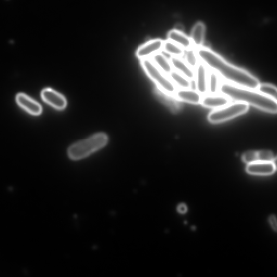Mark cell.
Segmentation results:
<instances>
[{"mask_svg":"<svg viewBox=\"0 0 277 277\" xmlns=\"http://www.w3.org/2000/svg\"><path fill=\"white\" fill-rule=\"evenodd\" d=\"M195 50L199 61L228 83L254 90L259 85L253 74L232 65L210 48L203 46Z\"/></svg>","mask_w":277,"mask_h":277,"instance_id":"1","label":"cell"},{"mask_svg":"<svg viewBox=\"0 0 277 277\" xmlns=\"http://www.w3.org/2000/svg\"><path fill=\"white\" fill-rule=\"evenodd\" d=\"M167 40L173 42L185 50L193 48L190 37L177 29L169 31L167 34Z\"/></svg>","mask_w":277,"mask_h":277,"instance_id":"12","label":"cell"},{"mask_svg":"<svg viewBox=\"0 0 277 277\" xmlns=\"http://www.w3.org/2000/svg\"><path fill=\"white\" fill-rule=\"evenodd\" d=\"M41 97L45 102L56 110H63L66 108L67 101L65 97L50 88L42 91Z\"/></svg>","mask_w":277,"mask_h":277,"instance_id":"7","label":"cell"},{"mask_svg":"<svg viewBox=\"0 0 277 277\" xmlns=\"http://www.w3.org/2000/svg\"><path fill=\"white\" fill-rule=\"evenodd\" d=\"M163 43L164 41L156 39L143 44L137 50V58L141 61L152 58L154 55L161 51Z\"/></svg>","mask_w":277,"mask_h":277,"instance_id":"6","label":"cell"},{"mask_svg":"<svg viewBox=\"0 0 277 277\" xmlns=\"http://www.w3.org/2000/svg\"><path fill=\"white\" fill-rule=\"evenodd\" d=\"M231 99L224 95H210L202 98L201 104L205 108L219 109L230 104Z\"/></svg>","mask_w":277,"mask_h":277,"instance_id":"9","label":"cell"},{"mask_svg":"<svg viewBox=\"0 0 277 277\" xmlns=\"http://www.w3.org/2000/svg\"><path fill=\"white\" fill-rule=\"evenodd\" d=\"M173 68L191 81L196 78L193 69L189 66L186 62L179 57L171 56L169 59Z\"/></svg>","mask_w":277,"mask_h":277,"instance_id":"13","label":"cell"},{"mask_svg":"<svg viewBox=\"0 0 277 277\" xmlns=\"http://www.w3.org/2000/svg\"><path fill=\"white\" fill-rule=\"evenodd\" d=\"M219 86L218 75L215 72L210 71L207 74V92L210 95H215L219 93Z\"/></svg>","mask_w":277,"mask_h":277,"instance_id":"20","label":"cell"},{"mask_svg":"<svg viewBox=\"0 0 277 277\" xmlns=\"http://www.w3.org/2000/svg\"><path fill=\"white\" fill-rule=\"evenodd\" d=\"M257 162H274L276 157L269 151L256 152Z\"/></svg>","mask_w":277,"mask_h":277,"instance_id":"23","label":"cell"},{"mask_svg":"<svg viewBox=\"0 0 277 277\" xmlns=\"http://www.w3.org/2000/svg\"><path fill=\"white\" fill-rule=\"evenodd\" d=\"M206 34V26L202 22L195 23L191 31L190 39L193 48L197 49L204 46Z\"/></svg>","mask_w":277,"mask_h":277,"instance_id":"11","label":"cell"},{"mask_svg":"<svg viewBox=\"0 0 277 277\" xmlns=\"http://www.w3.org/2000/svg\"><path fill=\"white\" fill-rule=\"evenodd\" d=\"M155 65L158 67L161 71L168 75L173 71V67L170 60L166 56L159 52L156 54L151 58Z\"/></svg>","mask_w":277,"mask_h":277,"instance_id":"16","label":"cell"},{"mask_svg":"<svg viewBox=\"0 0 277 277\" xmlns=\"http://www.w3.org/2000/svg\"><path fill=\"white\" fill-rule=\"evenodd\" d=\"M196 87L197 91L203 95L207 92V72L206 67L200 61L196 67Z\"/></svg>","mask_w":277,"mask_h":277,"instance_id":"14","label":"cell"},{"mask_svg":"<svg viewBox=\"0 0 277 277\" xmlns=\"http://www.w3.org/2000/svg\"><path fill=\"white\" fill-rule=\"evenodd\" d=\"M141 64L144 72L153 81L158 89L169 95H175L177 91L175 85L167 75L155 65L152 59L141 60Z\"/></svg>","mask_w":277,"mask_h":277,"instance_id":"4","label":"cell"},{"mask_svg":"<svg viewBox=\"0 0 277 277\" xmlns=\"http://www.w3.org/2000/svg\"><path fill=\"white\" fill-rule=\"evenodd\" d=\"M109 138L104 133H98L75 142L69 147L68 155L73 160H79L98 152L108 144Z\"/></svg>","mask_w":277,"mask_h":277,"instance_id":"3","label":"cell"},{"mask_svg":"<svg viewBox=\"0 0 277 277\" xmlns=\"http://www.w3.org/2000/svg\"><path fill=\"white\" fill-rule=\"evenodd\" d=\"M243 162L247 165L257 162L256 152H248L242 156Z\"/></svg>","mask_w":277,"mask_h":277,"instance_id":"24","label":"cell"},{"mask_svg":"<svg viewBox=\"0 0 277 277\" xmlns=\"http://www.w3.org/2000/svg\"><path fill=\"white\" fill-rule=\"evenodd\" d=\"M175 96L178 99L193 104H201L202 95L197 91L191 89H180L175 92Z\"/></svg>","mask_w":277,"mask_h":277,"instance_id":"15","label":"cell"},{"mask_svg":"<svg viewBox=\"0 0 277 277\" xmlns=\"http://www.w3.org/2000/svg\"><path fill=\"white\" fill-rule=\"evenodd\" d=\"M185 59L187 64L193 69L196 68L199 60L197 57L196 50L192 48L186 50Z\"/></svg>","mask_w":277,"mask_h":277,"instance_id":"22","label":"cell"},{"mask_svg":"<svg viewBox=\"0 0 277 277\" xmlns=\"http://www.w3.org/2000/svg\"><path fill=\"white\" fill-rule=\"evenodd\" d=\"M256 90L264 96L277 100V89L275 86L267 84H259Z\"/></svg>","mask_w":277,"mask_h":277,"instance_id":"21","label":"cell"},{"mask_svg":"<svg viewBox=\"0 0 277 277\" xmlns=\"http://www.w3.org/2000/svg\"><path fill=\"white\" fill-rule=\"evenodd\" d=\"M269 223L272 229L276 231H277V220L274 216H271L269 217Z\"/></svg>","mask_w":277,"mask_h":277,"instance_id":"25","label":"cell"},{"mask_svg":"<svg viewBox=\"0 0 277 277\" xmlns=\"http://www.w3.org/2000/svg\"><path fill=\"white\" fill-rule=\"evenodd\" d=\"M17 102L22 108L33 115H39L42 111L41 106L33 99L23 94H19L16 98Z\"/></svg>","mask_w":277,"mask_h":277,"instance_id":"10","label":"cell"},{"mask_svg":"<svg viewBox=\"0 0 277 277\" xmlns=\"http://www.w3.org/2000/svg\"><path fill=\"white\" fill-rule=\"evenodd\" d=\"M178 211L180 213H185L187 211V207L185 204H181L178 207Z\"/></svg>","mask_w":277,"mask_h":277,"instance_id":"26","label":"cell"},{"mask_svg":"<svg viewBox=\"0 0 277 277\" xmlns=\"http://www.w3.org/2000/svg\"><path fill=\"white\" fill-rule=\"evenodd\" d=\"M162 50L166 53L174 57L181 58L185 54V50L175 43L166 40L164 41Z\"/></svg>","mask_w":277,"mask_h":277,"instance_id":"19","label":"cell"},{"mask_svg":"<svg viewBox=\"0 0 277 277\" xmlns=\"http://www.w3.org/2000/svg\"><path fill=\"white\" fill-rule=\"evenodd\" d=\"M219 93L235 102H242L263 111L276 113L277 100L263 95L256 90L228 83L220 85Z\"/></svg>","mask_w":277,"mask_h":277,"instance_id":"2","label":"cell"},{"mask_svg":"<svg viewBox=\"0 0 277 277\" xmlns=\"http://www.w3.org/2000/svg\"><path fill=\"white\" fill-rule=\"evenodd\" d=\"M169 78L175 85H177L181 89H190L192 87L191 81L187 79L180 73L172 71L168 74Z\"/></svg>","mask_w":277,"mask_h":277,"instance_id":"18","label":"cell"},{"mask_svg":"<svg viewBox=\"0 0 277 277\" xmlns=\"http://www.w3.org/2000/svg\"><path fill=\"white\" fill-rule=\"evenodd\" d=\"M155 96L161 103L166 105L169 109L175 111L178 109V104L172 96L165 93L156 87L154 90Z\"/></svg>","mask_w":277,"mask_h":277,"instance_id":"17","label":"cell"},{"mask_svg":"<svg viewBox=\"0 0 277 277\" xmlns=\"http://www.w3.org/2000/svg\"><path fill=\"white\" fill-rule=\"evenodd\" d=\"M249 109V105L236 102L211 112L207 116V120L210 123L213 124L227 122L244 114L248 112Z\"/></svg>","mask_w":277,"mask_h":277,"instance_id":"5","label":"cell"},{"mask_svg":"<svg viewBox=\"0 0 277 277\" xmlns=\"http://www.w3.org/2000/svg\"><path fill=\"white\" fill-rule=\"evenodd\" d=\"M276 169L274 162H256L247 165V172L254 175H270L274 174Z\"/></svg>","mask_w":277,"mask_h":277,"instance_id":"8","label":"cell"}]
</instances>
